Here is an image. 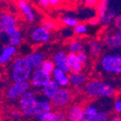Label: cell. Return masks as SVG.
<instances>
[{"mask_svg":"<svg viewBox=\"0 0 121 121\" xmlns=\"http://www.w3.org/2000/svg\"><path fill=\"white\" fill-rule=\"evenodd\" d=\"M86 95L90 98H111L116 94V89L108 82L101 80H93L86 84Z\"/></svg>","mask_w":121,"mask_h":121,"instance_id":"obj_1","label":"cell"},{"mask_svg":"<svg viewBox=\"0 0 121 121\" xmlns=\"http://www.w3.org/2000/svg\"><path fill=\"white\" fill-rule=\"evenodd\" d=\"M99 69L108 75H121V52H110L103 55L98 62Z\"/></svg>","mask_w":121,"mask_h":121,"instance_id":"obj_2","label":"cell"},{"mask_svg":"<svg viewBox=\"0 0 121 121\" xmlns=\"http://www.w3.org/2000/svg\"><path fill=\"white\" fill-rule=\"evenodd\" d=\"M32 72V67L26 57H19L14 60L11 67V78L14 82L29 81Z\"/></svg>","mask_w":121,"mask_h":121,"instance_id":"obj_3","label":"cell"},{"mask_svg":"<svg viewBox=\"0 0 121 121\" xmlns=\"http://www.w3.org/2000/svg\"><path fill=\"white\" fill-rule=\"evenodd\" d=\"M36 94L32 90H27L19 98V107L25 117H32L34 113L35 103L36 102Z\"/></svg>","mask_w":121,"mask_h":121,"instance_id":"obj_4","label":"cell"},{"mask_svg":"<svg viewBox=\"0 0 121 121\" xmlns=\"http://www.w3.org/2000/svg\"><path fill=\"white\" fill-rule=\"evenodd\" d=\"M97 16L100 20V25L109 24L116 17V12L108 7V0H99L97 5Z\"/></svg>","mask_w":121,"mask_h":121,"instance_id":"obj_5","label":"cell"},{"mask_svg":"<svg viewBox=\"0 0 121 121\" xmlns=\"http://www.w3.org/2000/svg\"><path fill=\"white\" fill-rule=\"evenodd\" d=\"M73 93L67 87H60L59 91L51 100L52 107L57 109H60L67 107L72 102Z\"/></svg>","mask_w":121,"mask_h":121,"instance_id":"obj_6","label":"cell"},{"mask_svg":"<svg viewBox=\"0 0 121 121\" xmlns=\"http://www.w3.org/2000/svg\"><path fill=\"white\" fill-rule=\"evenodd\" d=\"M30 81H20V82H14L13 85H11L8 88L6 91V95L9 100L11 101H15L19 100L21 96L26 92L27 90L30 88Z\"/></svg>","mask_w":121,"mask_h":121,"instance_id":"obj_7","label":"cell"},{"mask_svg":"<svg viewBox=\"0 0 121 121\" xmlns=\"http://www.w3.org/2000/svg\"><path fill=\"white\" fill-rule=\"evenodd\" d=\"M52 79V75L46 73L43 69H35L30 78V85L34 88H42Z\"/></svg>","mask_w":121,"mask_h":121,"instance_id":"obj_8","label":"cell"},{"mask_svg":"<svg viewBox=\"0 0 121 121\" xmlns=\"http://www.w3.org/2000/svg\"><path fill=\"white\" fill-rule=\"evenodd\" d=\"M52 105L51 103V100L43 96V97L36 99V102L35 103L34 108V113H33V117L37 120H40L42 116L47 112L52 110Z\"/></svg>","mask_w":121,"mask_h":121,"instance_id":"obj_9","label":"cell"},{"mask_svg":"<svg viewBox=\"0 0 121 121\" xmlns=\"http://www.w3.org/2000/svg\"><path fill=\"white\" fill-rule=\"evenodd\" d=\"M30 37L31 40L36 43H47L51 39V33L49 30L41 26L33 29L30 33Z\"/></svg>","mask_w":121,"mask_h":121,"instance_id":"obj_10","label":"cell"},{"mask_svg":"<svg viewBox=\"0 0 121 121\" xmlns=\"http://www.w3.org/2000/svg\"><path fill=\"white\" fill-rule=\"evenodd\" d=\"M105 46L111 50L121 49V30H117L116 32L108 34L103 41Z\"/></svg>","mask_w":121,"mask_h":121,"instance_id":"obj_11","label":"cell"},{"mask_svg":"<svg viewBox=\"0 0 121 121\" xmlns=\"http://www.w3.org/2000/svg\"><path fill=\"white\" fill-rule=\"evenodd\" d=\"M17 5L29 23H32L36 19V14L30 4L26 0H18Z\"/></svg>","mask_w":121,"mask_h":121,"instance_id":"obj_12","label":"cell"},{"mask_svg":"<svg viewBox=\"0 0 121 121\" xmlns=\"http://www.w3.org/2000/svg\"><path fill=\"white\" fill-rule=\"evenodd\" d=\"M5 36H6L7 43L14 47H18L21 43L23 39L22 32L17 27L7 30Z\"/></svg>","mask_w":121,"mask_h":121,"instance_id":"obj_13","label":"cell"},{"mask_svg":"<svg viewBox=\"0 0 121 121\" xmlns=\"http://www.w3.org/2000/svg\"><path fill=\"white\" fill-rule=\"evenodd\" d=\"M52 60L53 61L55 66L57 68L62 69L63 70H65L67 73L70 72L69 65H68V62H67V54L65 52L59 51V52H55L53 56H52Z\"/></svg>","mask_w":121,"mask_h":121,"instance_id":"obj_14","label":"cell"},{"mask_svg":"<svg viewBox=\"0 0 121 121\" xmlns=\"http://www.w3.org/2000/svg\"><path fill=\"white\" fill-rule=\"evenodd\" d=\"M52 78L59 83L60 87H67L69 85V76L68 73L59 68H55L52 73Z\"/></svg>","mask_w":121,"mask_h":121,"instance_id":"obj_15","label":"cell"},{"mask_svg":"<svg viewBox=\"0 0 121 121\" xmlns=\"http://www.w3.org/2000/svg\"><path fill=\"white\" fill-rule=\"evenodd\" d=\"M67 62L71 73H79L82 71L84 65L80 61L77 53L69 52L67 54Z\"/></svg>","mask_w":121,"mask_h":121,"instance_id":"obj_16","label":"cell"},{"mask_svg":"<svg viewBox=\"0 0 121 121\" xmlns=\"http://www.w3.org/2000/svg\"><path fill=\"white\" fill-rule=\"evenodd\" d=\"M59 88H60V86L59 85V83L52 78L46 85L42 87V92L45 97L52 99L57 93V91H59Z\"/></svg>","mask_w":121,"mask_h":121,"instance_id":"obj_17","label":"cell"},{"mask_svg":"<svg viewBox=\"0 0 121 121\" xmlns=\"http://www.w3.org/2000/svg\"><path fill=\"white\" fill-rule=\"evenodd\" d=\"M67 120L83 121L84 119V108L80 105H74L67 112Z\"/></svg>","mask_w":121,"mask_h":121,"instance_id":"obj_18","label":"cell"},{"mask_svg":"<svg viewBox=\"0 0 121 121\" xmlns=\"http://www.w3.org/2000/svg\"><path fill=\"white\" fill-rule=\"evenodd\" d=\"M17 52V47L12 46V45H6L2 49V52L0 53V65H6L9 62Z\"/></svg>","mask_w":121,"mask_h":121,"instance_id":"obj_19","label":"cell"},{"mask_svg":"<svg viewBox=\"0 0 121 121\" xmlns=\"http://www.w3.org/2000/svg\"><path fill=\"white\" fill-rule=\"evenodd\" d=\"M69 76V84L75 87H83L86 86L87 81V77L85 74L81 72L79 73H71Z\"/></svg>","mask_w":121,"mask_h":121,"instance_id":"obj_20","label":"cell"},{"mask_svg":"<svg viewBox=\"0 0 121 121\" xmlns=\"http://www.w3.org/2000/svg\"><path fill=\"white\" fill-rule=\"evenodd\" d=\"M26 58L29 60L30 65H31V67H32V69L34 70L35 69H40L41 67H42L43 63L45 60L44 55L42 52H39L30 53V54H28L26 56Z\"/></svg>","mask_w":121,"mask_h":121,"instance_id":"obj_21","label":"cell"},{"mask_svg":"<svg viewBox=\"0 0 121 121\" xmlns=\"http://www.w3.org/2000/svg\"><path fill=\"white\" fill-rule=\"evenodd\" d=\"M0 20H2V22L4 23L6 30H9V29L16 28L17 27V20L15 19V17L14 15H12V14H9V13L1 14Z\"/></svg>","mask_w":121,"mask_h":121,"instance_id":"obj_22","label":"cell"},{"mask_svg":"<svg viewBox=\"0 0 121 121\" xmlns=\"http://www.w3.org/2000/svg\"><path fill=\"white\" fill-rule=\"evenodd\" d=\"M100 109L94 104H91L84 108V119L83 121H92L93 117Z\"/></svg>","mask_w":121,"mask_h":121,"instance_id":"obj_23","label":"cell"},{"mask_svg":"<svg viewBox=\"0 0 121 121\" xmlns=\"http://www.w3.org/2000/svg\"><path fill=\"white\" fill-rule=\"evenodd\" d=\"M89 48L93 55L98 56L101 54L102 50H103V43L99 40H92L90 42Z\"/></svg>","mask_w":121,"mask_h":121,"instance_id":"obj_24","label":"cell"},{"mask_svg":"<svg viewBox=\"0 0 121 121\" xmlns=\"http://www.w3.org/2000/svg\"><path fill=\"white\" fill-rule=\"evenodd\" d=\"M67 50L69 52H73V53H78L84 50V45L80 41H74L68 45Z\"/></svg>","mask_w":121,"mask_h":121,"instance_id":"obj_25","label":"cell"},{"mask_svg":"<svg viewBox=\"0 0 121 121\" xmlns=\"http://www.w3.org/2000/svg\"><path fill=\"white\" fill-rule=\"evenodd\" d=\"M40 121H59V115L58 111H50L47 112L42 116Z\"/></svg>","mask_w":121,"mask_h":121,"instance_id":"obj_26","label":"cell"},{"mask_svg":"<svg viewBox=\"0 0 121 121\" xmlns=\"http://www.w3.org/2000/svg\"><path fill=\"white\" fill-rule=\"evenodd\" d=\"M62 20V23L65 25L67 27H69V28H74L75 26L79 24V20H77L75 17H71V16H64L61 19Z\"/></svg>","mask_w":121,"mask_h":121,"instance_id":"obj_27","label":"cell"},{"mask_svg":"<svg viewBox=\"0 0 121 121\" xmlns=\"http://www.w3.org/2000/svg\"><path fill=\"white\" fill-rule=\"evenodd\" d=\"M55 68H56V66H55L54 63L51 59H45L42 65V67H41V69H43L45 72L49 74V75H52V71L54 70Z\"/></svg>","mask_w":121,"mask_h":121,"instance_id":"obj_28","label":"cell"},{"mask_svg":"<svg viewBox=\"0 0 121 121\" xmlns=\"http://www.w3.org/2000/svg\"><path fill=\"white\" fill-rule=\"evenodd\" d=\"M109 113L105 110H98L96 115L93 117L92 121H107L109 120Z\"/></svg>","mask_w":121,"mask_h":121,"instance_id":"obj_29","label":"cell"},{"mask_svg":"<svg viewBox=\"0 0 121 121\" xmlns=\"http://www.w3.org/2000/svg\"><path fill=\"white\" fill-rule=\"evenodd\" d=\"M74 31H75V34L77 35H84L88 31V28L85 24H81V23H79L77 26H75L74 27Z\"/></svg>","mask_w":121,"mask_h":121,"instance_id":"obj_30","label":"cell"},{"mask_svg":"<svg viewBox=\"0 0 121 121\" xmlns=\"http://www.w3.org/2000/svg\"><path fill=\"white\" fill-rule=\"evenodd\" d=\"M41 26H43V28L47 29L48 30H49V31H51V30H54L55 28H56V23L53 21V20H44L42 22V24H41Z\"/></svg>","mask_w":121,"mask_h":121,"instance_id":"obj_31","label":"cell"},{"mask_svg":"<svg viewBox=\"0 0 121 121\" xmlns=\"http://www.w3.org/2000/svg\"><path fill=\"white\" fill-rule=\"evenodd\" d=\"M22 112L20 110H17V109H14L12 111L10 112V116L13 118L14 119H20L22 117Z\"/></svg>","mask_w":121,"mask_h":121,"instance_id":"obj_32","label":"cell"},{"mask_svg":"<svg viewBox=\"0 0 121 121\" xmlns=\"http://www.w3.org/2000/svg\"><path fill=\"white\" fill-rule=\"evenodd\" d=\"M113 110L116 113L121 114V98L116 100L113 104Z\"/></svg>","mask_w":121,"mask_h":121,"instance_id":"obj_33","label":"cell"},{"mask_svg":"<svg viewBox=\"0 0 121 121\" xmlns=\"http://www.w3.org/2000/svg\"><path fill=\"white\" fill-rule=\"evenodd\" d=\"M77 56H78L80 61L82 63L83 65H85L87 61V54L86 53V52H84V50L81 51V52H80L77 53Z\"/></svg>","mask_w":121,"mask_h":121,"instance_id":"obj_34","label":"cell"},{"mask_svg":"<svg viewBox=\"0 0 121 121\" xmlns=\"http://www.w3.org/2000/svg\"><path fill=\"white\" fill-rule=\"evenodd\" d=\"M98 2L99 0H84V4L89 8H93V7H97Z\"/></svg>","mask_w":121,"mask_h":121,"instance_id":"obj_35","label":"cell"},{"mask_svg":"<svg viewBox=\"0 0 121 121\" xmlns=\"http://www.w3.org/2000/svg\"><path fill=\"white\" fill-rule=\"evenodd\" d=\"M113 21H114L115 28L117 29V30H121V14L116 15Z\"/></svg>","mask_w":121,"mask_h":121,"instance_id":"obj_36","label":"cell"},{"mask_svg":"<svg viewBox=\"0 0 121 121\" xmlns=\"http://www.w3.org/2000/svg\"><path fill=\"white\" fill-rule=\"evenodd\" d=\"M88 24L91 25V26H97V25L100 24V20H99L98 16L91 17V19H89V20H88Z\"/></svg>","mask_w":121,"mask_h":121,"instance_id":"obj_37","label":"cell"},{"mask_svg":"<svg viewBox=\"0 0 121 121\" xmlns=\"http://www.w3.org/2000/svg\"><path fill=\"white\" fill-rule=\"evenodd\" d=\"M38 4L43 8H48L50 5V0H38Z\"/></svg>","mask_w":121,"mask_h":121,"instance_id":"obj_38","label":"cell"},{"mask_svg":"<svg viewBox=\"0 0 121 121\" xmlns=\"http://www.w3.org/2000/svg\"><path fill=\"white\" fill-rule=\"evenodd\" d=\"M5 35H6V29H5L4 23L2 22V20H0V36H5Z\"/></svg>","mask_w":121,"mask_h":121,"instance_id":"obj_39","label":"cell"},{"mask_svg":"<svg viewBox=\"0 0 121 121\" xmlns=\"http://www.w3.org/2000/svg\"><path fill=\"white\" fill-rule=\"evenodd\" d=\"M61 0H50V5L52 6H57L60 4Z\"/></svg>","mask_w":121,"mask_h":121,"instance_id":"obj_40","label":"cell"},{"mask_svg":"<svg viewBox=\"0 0 121 121\" xmlns=\"http://www.w3.org/2000/svg\"><path fill=\"white\" fill-rule=\"evenodd\" d=\"M112 121H121V118L119 116H113L111 119Z\"/></svg>","mask_w":121,"mask_h":121,"instance_id":"obj_41","label":"cell"},{"mask_svg":"<svg viewBox=\"0 0 121 121\" xmlns=\"http://www.w3.org/2000/svg\"><path fill=\"white\" fill-rule=\"evenodd\" d=\"M0 15H1V11H0Z\"/></svg>","mask_w":121,"mask_h":121,"instance_id":"obj_42","label":"cell"}]
</instances>
